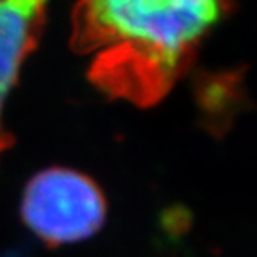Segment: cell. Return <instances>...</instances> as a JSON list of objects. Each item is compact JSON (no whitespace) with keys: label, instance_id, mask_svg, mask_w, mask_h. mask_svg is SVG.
<instances>
[{"label":"cell","instance_id":"cell-2","mask_svg":"<svg viewBox=\"0 0 257 257\" xmlns=\"http://www.w3.org/2000/svg\"><path fill=\"white\" fill-rule=\"evenodd\" d=\"M107 204L93 179L70 168H47L27 182L22 197L25 225L47 245L84 241L102 229Z\"/></svg>","mask_w":257,"mask_h":257},{"label":"cell","instance_id":"cell-3","mask_svg":"<svg viewBox=\"0 0 257 257\" xmlns=\"http://www.w3.org/2000/svg\"><path fill=\"white\" fill-rule=\"evenodd\" d=\"M48 0H0V157L13 145L4 127V105L22 64L38 47Z\"/></svg>","mask_w":257,"mask_h":257},{"label":"cell","instance_id":"cell-1","mask_svg":"<svg viewBox=\"0 0 257 257\" xmlns=\"http://www.w3.org/2000/svg\"><path fill=\"white\" fill-rule=\"evenodd\" d=\"M229 0H79L70 47L91 56L88 79L138 107L159 104L195 63Z\"/></svg>","mask_w":257,"mask_h":257}]
</instances>
